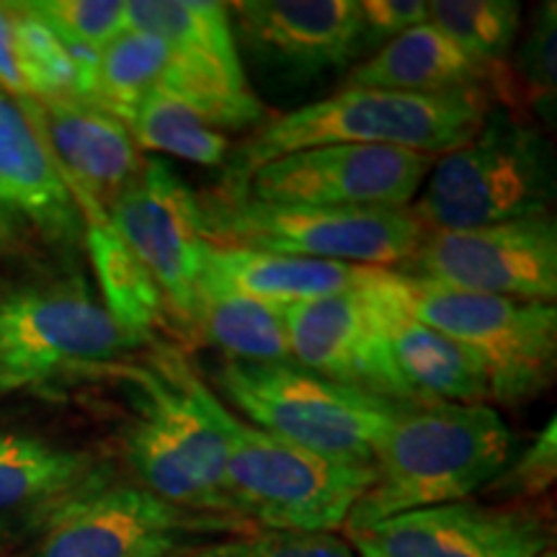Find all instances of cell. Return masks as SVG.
<instances>
[{"mask_svg":"<svg viewBox=\"0 0 557 557\" xmlns=\"http://www.w3.org/2000/svg\"><path fill=\"white\" fill-rule=\"evenodd\" d=\"M496 75L465 54L434 24H421L389 39L377 54L346 75L344 88L403 90V94H447L485 88Z\"/></svg>","mask_w":557,"mask_h":557,"instance_id":"obj_23","label":"cell"},{"mask_svg":"<svg viewBox=\"0 0 557 557\" xmlns=\"http://www.w3.org/2000/svg\"><path fill=\"white\" fill-rule=\"evenodd\" d=\"M107 483L109 470L88 451L0 434V534L47 527L67 504Z\"/></svg>","mask_w":557,"mask_h":557,"instance_id":"obj_20","label":"cell"},{"mask_svg":"<svg viewBox=\"0 0 557 557\" xmlns=\"http://www.w3.org/2000/svg\"><path fill=\"white\" fill-rule=\"evenodd\" d=\"M380 289L385 305L389 357L413 395L416 406H431V403L483 406L491 400V385L475 354L410 315L403 302L398 271L387 269Z\"/></svg>","mask_w":557,"mask_h":557,"instance_id":"obj_19","label":"cell"},{"mask_svg":"<svg viewBox=\"0 0 557 557\" xmlns=\"http://www.w3.org/2000/svg\"><path fill=\"white\" fill-rule=\"evenodd\" d=\"M557 472V438H555V418L540 431L537 438L529 444V449L521 455L511 468H506L493 483L500 485V491L519 493V496H537L553 485Z\"/></svg>","mask_w":557,"mask_h":557,"instance_id":"obj_33","label":"cell"},{"mask_svg":"<svg viewBox=\"0 0 557 557\" xmlns=\"http://www.w3.org/2000/svg\"><path fill=\"white\" fill-rule=\"evenodd\" d=\"M32 5L54 29L90 50H101L127 29L124 0H37Z\"/></svg>","mask_w":557,"mask_h":557,"instance_id":"obj_32","label":"cell"},{"mask_svg":"<svg viewBox=\"0 0 557 557\" xmlns=\"http://www.w3.org/2000/svg\"><path fill=\"white\" fill-rule=\"evenodd\" d=\"M434 158L385 145H325L263 163L233 194L269 205L410 207Z\"/></svg>","mask_w":557,"mask_h":557,"instance_id":"obj_11","label":"cell"},{"mask_svg":"<svg viewBox=\"0 0 557 557\" xmlns=\"http://www.w3.org/2000/svg\"><path fill=\"white\" fill-rule=\"evenodd\" d=\"M429 24L496 75L493 86H506V58L521 26L517 0H431Z\"/></svg>","mask_w":557,"mask_h":557,"instance_id":"obj_28","label":"cell"},{"mask_svg":"<svg viewBox=\"0 0 557 557\" xmlns=\"http://www.w3.org/2000/svg\"><path fill=\"white\" fill-rule=\"evenodd\" d=\"M398 274L470 295L555 305L557 222L545 212L504 225L423 233Z\"/></svg>","mask_w":557,"mask_h":557,"instance_id":"obj_10","label":"cell"},{"mask_svg":"<svg viewBox=\"0 0 557 557\" xmlns=\"http://www.w3.org/2000/svg\"><path fill=\"white\" fill-rule=\"evenodd\" d=\"M137 387V413L124 431V457L139 487L189 513L235 519L227 500V444L212 418V389L171 348H158L156 367L114 364ZM96 372V374H99Z\"/></svg>","mask_w":557,"mask_h":557,"instance_id":"obj_3","label":"cell"},{"mask_svg":"<svg viewBox=\"0 0 557 557\" xmlns=\"http://www.w3.org/2000/svg\"><path fill=\"white\" fill-rule=\"evenodd\" d=\"M0 90L13 99H26L24 81H21L16 45H13V18L9 3H0Z\"/></svg>","mask_w":557,"mask_h":557,"instance_id":"obj_35","label":"cell"},{"mask_svg":"<svg viewBox=\"0 0 557 557\" xmlns=\"http://www.w3.org/2000/svg\"><path fill=\"white\" fill-rule=\"evenodd\" d=\"M491 99L485 88L447 94L344 88L331 99L274 116L233 148L218 194L238 191L256 169L299 150L325 145H385L421 156H447L483 127Z\"/></svg>","mask_w":557,"mask_h":557,"instance_id":"obj_1","label":"cell"},{"mask_svg":"<svg viewBox=\"0 0 557 557\" xmlns=\"http://www.w3.org/2000/svg\"><path fill=\"white\" fill-rule=\"evenodd\" d=\"M75 205L81 209L83 235L99 278L103 308L137 346L156 344L152 331L169 310L163 295L111 225L107 209L86 197H75Z\"/></svg>","mask_w":557,"mask_h":557,"instance_id":"obj_24","label":"cell"},{"mask_svg":"<svg viewBox=\"0 0 557 557\" xmlns=\"http://www.w3.org/2000/svg\"><path fill=\"white\" fill-rule=\"evenodd\" d=\"M238 521L189 513L139 485H101L47 521L29 557H171L191 534Z\"/></svg>","mask_w":557,"mask_h":557,"instance_id":"obj_14","label":"cell"},{"mask_svg":"<svg viewBox=\"0 0 557 557\" xmlns=\"http://www.w3.org/2000/svg\"><path fill=\"white\" fill-rule=\"evenodd\" d=\"M194 325L227 354L230 361L282 364L292 361L284 312L274 305L243 295L201 261Z\"/></svg>","mask_w":557,"mask_h":557,"instance_id":"obj_25","label":"cell"},{"mask_svg":"<svg viewBox=\"0 0 557 557\" xmlns=\"http://www.w3.org/2000/svg\"><path fill=\"white\" fill-rule=\"evenodd\" d=\"M111 225L143 263L165 308L194 325L197 282L205 261L199 197L165 160L148 158L107 209Z\"/></svg>","mask_w":557,"mask_h":557,"instance_id":"obj_12","label":"cell"},{"mask_svg":"<svg viewBox=\"0 0 557 557\" xmlns=\"http://www.w3.org/2000/svg\"><path fill=\"white\" fill-rule=\"evenodd\" d=\"M127 29L152 34L171 50V65L160 88L253 96L243 75L238 39L227 3L212 0H124Z\"/></svg>","mask_w":557,"mask_h":557,"instance_id":"obj_17","label":"cell"},{"mask_svg":"<svg viewBox=\"0 0 557 557\" xmlns=\"http://www.w3.org/2000/svg\"><path fill=\"white\" fill-rule=\"evenodd\" d=\"M410 315L455 338L483 364L491 400L521 406L553 385L557 310L545 302L470 295L400 274Z\"/></svg>","mask_w":557,"mask_h":557,"instance_id":"obj_8","label":"cell"},{"mask_svg":"<svg viewBox=\"0 0 557 557\" xmlns=\"http://www.w3.org/2000/svg\"><path fill=\"white\" fill-rule=\"evenodd\" d=\"M135 346L78 276L0 299V389L86 377Z\"/></svg>","mask_w":557,"mask_h":557,"instance_id":"obj_9","label":"cell"},{"mask_svg":"<svg viewBox=\"0 0 557 557\" xmlns=\"http://www.w3.org/2000/svg\"><path fill=\"white\" fill-rule=\"evenodd\" d=\"M13 238H16V212L0 197V250L9 248Z\"/></svg>","mask_w":557,"mask_h":557,"instance_id":"obj_36","label":"cell"},{"mask_svg":"<svg viewBox=\"0 0 557 557\" xmlns=\"http://www.w3.org/2000/svg\"><path fill=\"white\" fill-rule=\"evenodd\" d=\"M227 444L225 491L235 519L276 532L333 534L374 485V468L333 462L235 418L212 393Z\"/></svg>","mask_w":557,"mask_h":557,"instance_id":"obj_5","label":"cell"},{"mask_svg":"<svg viewBox=\"0 0 557 557\" xmlns=\"http://www.w3.org/2000/svg\"><path fill=\"white\" fill-rule=\"evenodd\" d=\"M127 127L139 152H165L207 169H225L233 156L227 132L160 88L145 96Z\"/></svg>","mask_w":557,"mask_h":557,"instance_id":"obj_27","label":"cell"},{"mask_svg":"<svg viewBox=\"0 0 557 557\" xmlns=\"http://www.w3.org/2000/svg\"><path fill=\"white\" fill-rule=\"evenodd\" d=\"M50 145L70 194L109 209L143 169L129 127L83 99H18Z\"/></svg>","mask_w":557,"mask_h":557,"instance_id":"obj_18","label":"cell"},{"mask_svg":"<svg viewBox=\"0 0 557 557\" xmlns=\"http://www.w3.org/2000/svg\"><path fill=\"white\" fill-rule=\"evenodd\" d=\"M201 233L214 246L387 269L423 240L408 207H305L246 197H199Z\"/></svg>","mask_w":557,"mask_h":557,"instance_id":"obj_7","label":"cell"},{"mask_svg":"<svg viewBox=\"0 0 557 557\" xmlns=\"http://www.w3.org/2000/svg\"><path fill=\"white\" fill-rule=\"evenodd\" d=\"M205 263L222 282L274 308L312 302L357 289L380 274L377 267L263 253V250L205 243Z\"/></svg>","mask_w":557,"mask_h":557,"instance_id":"obj_22","label":"cell"},{"mask_svg":"<svg viewBox=\"0 0 557 557\" xmlns=\"http://www.w3.org/2000/svg\"><path fill=\"white\" fill-rule=\"evenodd\" d=\"M385 271L357 289L282 308L292 361L338 385L416 406L389 357L380 289Z\"/></svg>","mask_w":557,"mask_h":557,"instance_id":"obj_13","label":"cell"},{"mask_svg":"<svg viewBox=\"0 0 557 557\" xmlns=\"http://www.w3.org/2000/svg\"><path fill=\"white\" fill-rule=\"evenodd\" d=\"M348 545L359 557H555L545 521L470 500L385 519Z\"/></svg>","mask_w":557,"mask_h":557,"instance_id":"obj_15","label":"cell"},{"mask_svg":"<svg viewBox=\"0 0 557 557\" xmlns=\"http://www.w3.org/2000/svg\"><path fill=\"white\" fill-rule=\"evenodd\" d=\"M227 11L246 50L295 78L346 65L364 41L359 0H240Z\"/></svg>","mask_w":557,"mask_h":557,"instance_id":"obj_16","label":"cell"},{"mask_svg":"<svg viewBox=\"0 0 557 557\" xmlns=\"http://www.w3.org/2000/svg\"><path fill=\"white\" fill-rule=\"evenodd\" d=\"M169 65L171 50L163 41L152 34L124 29L99 50L86 101L129 124L145 96L163 81Z\"/></svg>","mask_w":557,"mask_h":557,"instance_id":"obj_26","label":"cell"},{"mask_svg":"<svg viewBox=\"0 0 557 557\" xmlns=\"http://www.w3.org/2000/svg\"><path fill=\"white\" fill-rule=\"evenodd\" d=\"M517 73L524 83V99L540 111L542 120L555 122L557 99V11L542 3L519 52Z\"/></svg>","mask_w":557,"mask_h":557,"instance_id":"obj_31","label":"cell"},{"mask_svg":"<svg viewBox=\"0 0 557 557\" xmlns=\"http://www.w3.org/2000/svg\"><path fill=\"white\" fill-rule=\"evenodd\" d=\"M13 45L26 99L58 101L83 99L81 73L67 45L54 26L32 3H9Z\"/></svg>","mask_w":557,"mask_h":557,"instance_id":"obj_29","label":"cell"},{"mask_svg":"<svg viewBox=\"0 0 557 557\" xmlns=\"http://www.w3.org/2000/svg\"><path fill=\"white\" fill-rule=\"evenodd\" d=\"M361 29L372 41H389L429 21L426 0H361Z\"/></svg>","mask_w":557,"mask_h":557,"instance_id":"obj_34","label":"cell"},{"mask_svg":"<svg viewBox=\"0 0 557 557\" xmlns=\"http://www.w3.org/2000/svg\"><path fill=\"white\" fill-rule=\"evenodd\" d=\"M0 197L54 243L83 235L81 209L50 145L18 99L0 90Z\"/></svg>","mask_w":557,"mask_h":557,"instance_id":"obj_21","label":"cell"},{"mask_svg":"<svg viewBox=\"0 0 557 557\" xmlns=\"http://www.w3.org/2000/svg\"><path fill=\"white\" fill-rule=\"evenodd\" d=\"M553 197L555 160L545 135L513 111L491 109L470 143L431 165L408 212L423 233H455L545 214Z\"/></svg>","mask_w":557,"mask_h":557,"instance_id":"obj_4","label":"cell"},{"mask_svg":"<svg viewBox=\"0 0 557 557\" xmlns=\"http://www.w3.org/2000/svg\"><path fill=\"white\" fill-rule=\"evenodd\" d=\"M218 387L256 429L312 455L361 468H374L380 442L408 408L318 377L295 361L248 364L227 359L218 372Z\"/></svg>","mask_w":557,"mask_h":557,"instance_id":"obj_6","label":"cell"},{"mask_svg":"<svg viewBox=\"0 0 557 557\" xmlns=\"http://www.w3.org/2000/svg\"><path fill=\"white\" fill-rule=\"evenodd\" d=\"M511 455V429L487 403L403 408L374 451V485L348 513L346 534L468 500L508 468Z\"/></svg>","mask_w":557,"mask_h":557,"instance_id":"obj_2","label":"cell"},{"mask_svg":"<svg viewBox=\"0 0 557 557\" xmlns=\"http://www.w3.org/2000/svg\"><path fill=\"white\" fill-rule=\"evenodd\" d=\"M171 557H359L346 540L336 534L308 532H259L230 534L218 540L186 542Z\"/></svg>","mask_w":557,"mask_h":557,"instance_id":"obj_30","label":"cell"}]
</instances>
